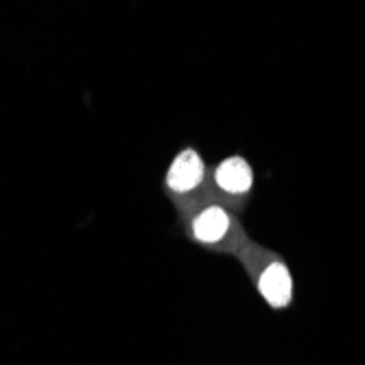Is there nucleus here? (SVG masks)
<instances>
[{
	"label": "nucleus",
	"mask_w": 365,
	"mask_h": 365,
	"mask_svg": "<svg viewBox=\"0 0 365 365\" xmlns=\"http://www.w3.org/2000/svg\"><path fill=\"white\" fill-rule=\"evenodd\" d=\"M258 291L274 309H284L293 297V282L287 264L272 260L258 276Z\"/></svg>",
	"instance_id": "f257e3e1"
},
{
	"label": "nucleus",
	"mask_w": 365,
	"mask_h": 365,
	"mask_svg": "<svg viewBox=\"0 0 365 365\" xmlns=\"http://www.w3.org/2000/svg\"><path fill=\"white\" fill-rule=\"evenodd\" d=\"M204 175H206V169H204L202 158L197 155L195 149H184L171 164L167 184L173 192L186 195L204 182Z\"/></svg>",
	"instance_id": "f03ea898"
},
{
	"label": "nucleus",
	"mask_w": 365,
	"mask_h": 365,
	"mask_svg": "<svg viewBox=\"0 0 365 365\" xmlns=\"http://www.w3.org/2000/svg\"><path fill=\"white\" fill-rule=\"evenodd\" d=\"M215 180H217L219 188L227 195H245L254 184V173H252V167L247 164V160L235 155V158H227L219 164Z\"/></svg>",
	"instance_id": "7ed1b4c3"
},
{
	"label": "nucleus",
	"mask_w": 365,
	"mask_h": 365,
	"mask_svg": "<svg viewBox=\"0 0 365 365\" xmlns=\"http://www.w3.org/2000/svg\"><path fill=\"white\" fill-rule=\"evenodd\" d=\"M230 225H232L230 215L219 206H210L195 217L192 235L202 243H219L230 232Z\"/></svg>",
	"instance_id": "20e7f679"
}]
</instances>
